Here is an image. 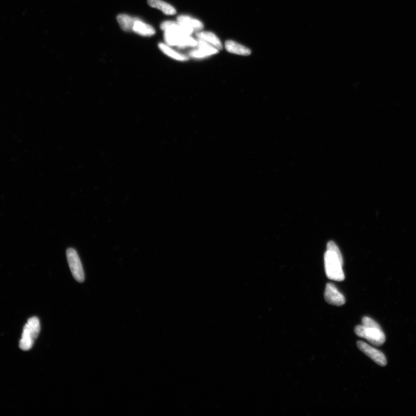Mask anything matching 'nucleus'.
Listing matches in <instances>:
<instances>
[{
	"label": "nucleus",
	"instance_id": "9d476101",
	"mask_svg": "<svg viewBox=\"0 0 416 416\" xmlns=\"http://www.w3.org/2000/svg\"><path fill=\"white\" fill-rule=\"evenodd\" d=\"M225 48L228 52L239 55L248 56L252 53L250 49L232 40H228L225 43Z\"/></svg>",
	"mask_w": 416,
	"mask_h": 416
},
{
	"label": "nucleus",
	"instance_id": "4468645a",
	"mask_svg": "<svg viewBox=\"0 0 416 416\" xmlns=\"http://www.w3.org/2000/svg\"><path fill=\"white\" fill-rule=\"evenodd\" d=\"M137 19L126 14H121L117 17V21L120 28L127 32L133 31L134 23Z\"/></svg>",
	"mask_w": 416,
	"mask_h": 416
},
{
	"label": "nucleus",
	"instance_id": "2eb2a0df",
	"mask_svg": "<svg viewBox=\"0 0 416 416\" xmlns=\"http://www.w3.org/2000/svg\"><path fill=\"white\" fill-rule=\"evenodd\" d=\"M159 48L162 52L165 54L166 55L174 58L175 60L178 61H186L189 59V57L175 52L174 50L171 49L167 46V45L164 44L160 43L159 44Z\"/></svg>",
	"mask_w": 416,
	"mask_h": 416
},
{
	"label": "nucleus",
	"instance_id": "9b49d317",
	"mask_svg": "<svg viewBox=\"0 0 416 416\" xmlns=\"http://www.w3.org/2000/svg\"><path fill=\"white\" fill-rule=\"evenodd\" d=\"M179 24L186 28L192 29L194 31L200 30L203 29V25L200 20L193 19V18L186 15H180L177 17Z\"/></svg>",
	"mask_w": 416,
	"mask_h": 416
},
{
	"label": "nucleus",
	"instance_id": "6e6552de",
	"mask_svg": "<svg viewBox=\"0 0 416 416\" xmlns=\"http://www.w3.org/2000/svg\"><path fill=\"white\" fill-rule=\"evenodd\" d=\"M198 48L190 52L189 55L194 58H201L209 56L219 52L218 49L212 47L205 40L199 38Z\"/></svg>",
	"mask_w": 416,
	"mask_h": 416
},
{
	"label": "nucleus",
	"instance_id": "f8f14e48",
	"mask_svg": "<svg viewBox=\"0 0 416 416\" xmlns=\"http://www.w3.org/2000/svg\"><path fill=\"white\" fill-rule=\"evenodd\" d=\"M148 4L149 6L160 10L165 15H174L176 13L174 7L162 0H148Z\"/></svg>",
	"mask_w": 416,
	"mask_h": 416
},
{
	"label": "nucleus",
	"instance_id": "f257e3e1",
	"mask_svg": "<svg viewBox=\"0 0 416 416\" xmlns=\"http://www.w3.org/2000/svg\"><path fill=\"white\" fill-rule=\"evenodd\" d=\"M160 28L164 31L165 42L170 46L179 48L197 46V40L190 36L194 30L180 25L178 22H164L162 23Z\"/></svg>",
	"mask_w": 416,
	"mask_h": 416
},
{
	"label": "nucleus",
	"instance_id": "0eeeda50",
	"mask_svg": "<svg viewBox=\"0 0 416 416\" xmlns=\"http://www.w3.org/2000/svg\"><path fill=\"white\" fill-rule=\"evenodd\" d=\"M324 298L325 301L332 305L341 306L344 305L346 302L344 296L332 283L327 284L324 292Z\"/></svg>",
	"mask_w": 416,
	"mask_h": 416
},
{
	"label": "nucleus",
	"instance_id": "39448f33",
	"mask_svg": "<svg viewBox=\"0 0 416 416\" xmlns=\"http://www.w3.org/2000/svg\"><path fill=\"white\" fill-rule=\"evenodd\" d=\"M68 263L72 275L77 282L85 281V276L83 266L78 253L73 248H68L66 252Z\"/></svg>",
	"mask_w": 416,
	"mask_h": 416
},
{
	"label": "nucleus",
	"instance_id": "f03ea898",
	"mask_svg": "<svg viewBox=\"0 0 416 416\" xmlns=\"http://www.w3.org/2000/svg\"><path fill=\"white\" fill-rule=\"evenodd\" d=\"M343 265V257L340 248L334 242H329L324 255L325 270L327 278L338 282L344 280Z\"/></svg>",
	"mask_w": 416,
	"mask_h": 416
},
{
	"label": "nucleus",
	"instance_id": "1a4fd4ad",
	"mask_svg": "<svg viewBox=\"0 0 416 416\" xmlns=\"http://www.w3.org/2000/svg\"><path fill=\"white\" fill-rule=\"evenodd\" d=\"M133 31L140 35L144 36V37H151L156 33V31L152 26L145 24L138 18L134 23Z\"/></svg>",
	"mask_w": 416,
	"mask_h": 416
},
{
	"label": "nucleus",
	"instance_id": "ddd939ff",
	"mask_svg": "<svg viewBox=\"0 0 416 416\" xmlns=\"http://www.w3.org/2000/svg\"><path fill=\"white\" fill-rule=\"evenodd\" d=\"M196 35L198 38L205 40L216 49L219 50L223 49V45L221 44L220 40L213 33L204 31V32L198 33Z\"/></svg>",
	"mask_w": 416,
	"mask_h": 416
},
{
	"label": "nucleus",
	"instance_id": "423d86ee",
	"mask_svg": "<svg viewBox=\"0 0 416 416\" xmlns=\"http://www.w3.org/2000/svg\"><path fill=\"white\" fill-rule=\"evenodd\" d=\"M357 345L362 352H363L365 355L368 356L379 365L384 367L387 365L386 357L382 351L375 349L374 347L363 341L357 342Z\"/></svg>",
	"mask_w": 416,
	"mask_h": 416
},
{
	"label": "nucleus",
	"instance_id": "7ed1b4c3",
	"mask_svg": "<svg viewBox=\"0 0 416 416\" xmlns=\"http://www.w3.org/2000/svg\"><path fill=\"white\" fill-rule=\"evenodd\" d=\"M40 325L38 318H30L26 324L19 343L20 349L28 351L32 348L36 339L40 332Z\"/></svg>",
	"mask_w": 416,
	"mask_h": 416
},
{
	"label": "nucleus",
	"instance_id": "20e7f679",
	"mask_svg": "<svg viewBox=\"0 0 416 416\" xmlns=\"http://www.w3.org/2000/svg\"><path fill=\"white\" fill-rule=\"evenodd\" d=\"M357 336L366 339L375 346H382L386 341V336L380 325L379 326H365L357 325L355 328Z\"/></svg>",
	"mask_w": 416,
	"mask_h": 416
}]
</instances>
